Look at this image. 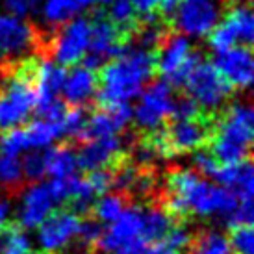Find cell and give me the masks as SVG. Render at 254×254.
Listing matches in <instances>:
<instances>
[{
    "label": "cell",
    "instance_id": "1f68e13d",
    "mask_svg": "<svg viewBox=\"0 0 254 254\" xmlns=\"http://www.w3.org/2000/svg\"><path fill=\"white\" fill-rule=\"evenodd\" d=\"M24 173H22V163L17 156L2 154L0 158V186L4 190L15 191L22 186Z\"/></svg>",
    "mask_w": 254,
    "mask_h": 254
},
{
    "label": "cell",
    "instance_id": "44dd1931",
    "mask_svg": "<svg viewBox=\"0 0 254 254\" xmlns=\"http://www.w3.org/2000/svg\"><path fill=\"white\" fill-rule=\"evenodd\" d=\"M32 74L36 89V108L60 99L65 80V67L58 65L52 60H39L37 64H34Z\"/></svg>",
    "mask_w": 254,
    "mask_h": 254
},
{
    "label": "cell",
    "instance_id": "bcb514c9",
    "mask_svg": "<svg viewBox=\"0 0 254 254\" xmlns=\"http://www.w3.org/2000/svg\"><path fill=\"white\" fill-rule=\"evenodd\" d=\"M145 245H147V243L143 240H135V241H132V243L125 245V247H121L119 251H115L113 254H141Z\"/></svg>",
    "mask_w": 254,
    "mask_h": 254
},
{
    "label": "cell",
    "instance_id": "d590c367",
    "mask_svg": "<svg viewBox=\"0 0 254 254\" xmlns=\"http://www.w3.org/2000/svg\"><path fill=\"white\" fill-rule=\"evenodd\" d=\"M24 178L32 182H39L47 177V165H45V152L43 150H28L21 160Z\"/></svg>",
    "mask_w": 254,
    "mask_h": 254
},
{
    "label": "cell",
    "instance_id": "4fadbf2b",
    "mask_svg": "<svg viewBox=\"0 0 254 254\" xmlns=\"http://www.w3.org/2000/svg\"><path fill=\"white\" fill-rule=\"evenodd\" d=\"M80 215L72 210L52 212L37 226V243L45 254L62 253L76 240L80 230Z\"/></svg>",
    "mask_w": 254,
    "mask_h": 254
},
{
    "label": "cell",
    "instance_id": "83f0119b",
    "mask_svg": "<svg viewBox=\"0 0 254 254\" xmlns=\"http://www.w3.org/2000/svg\"><path fill=\"white\" fill-rule=\"evenodd\" d=\"M127 208H128V198L125 193H104L102 197L95 200V204H93L91 210H93V213H95V219H97L99 223L110 225V223H113Z\"/></svg>",
    "mask_w": 254,
    "mask_h": 254
},
{
    "label": "cell",
    "instance_id": "c3c4849f",
    "mask_svg": "<svg viewBox=\"0 0 254 254\" xmlns=\"http://www.w3.org/2000/svg\"><path fill=\"white\" fill-rule=\"evenodd\" d=\"M93 2H99V4H110L112 0H93Z\"/></svg>",
    "mask_w": 254,
    "mask_h": 254
},
{
    "label": "cell",
    "instance_id": "4316f807",
    "mask_svg": "<svg viewBox=\"0 0 254 254\" xmlns=\"http://www.w3.org/2000/svg\"><path fill=\"white\" fill-rule=\"evenodd\" d=\"M97 191L91 188V184L87 178L80 177H69V204H71L74 213H87L93 208L95 200H97Z\"/></svg>",
    "mask_w": 254,
    "mask_h": 254
},
{
    "label": "cell",
    "instance_id": "9a60e30c",
    "mask_svg": "<svg viewBox=\"0 0 254 254\" xmlns=\"http://www.w3.org/2000/svg\"><path fill=\"white\" fill-rule=\"evenodd\" d=\"M215 69L230 84L232 89H249L254 80V58L251 47H232L217 52Z\"/></svg>",
    "mask_w": 254,
    "mask_h": 254
},
{
    "label": "cell",
    "instance_id": "d6a6232c",
    "mask_svg": "<svg viewBox=\"0 0 254 254\" xmlns=\"http://www.w3.org/2000/svg\"><path fill=\"white\" fill-rule=\"evenodd\" d=\"M0 150H2V154L17 156V158L21 154H26L28 150H32L28 143L26 130L22 127L4 130L2 135H0Z\"/></svg>",
    "mask_w": 254,
    "mask_h": 254
},
{
    "label": "cell",
    "instance_id": "484cf974",
    "mask_svg": "<svg viewBox=\"0 0 254 254\" xmlns=\"http://www.w3.org/2000/svg\"><path fill=\"white\" fill-rule=\"evenodd\" d=\"M26 135H28V143L32 150H45V148L52 147V143L58 141L64 130H62V123H54V121L39 119L28 123L26 127Z\"/></svg>",
    "mask_w": 254,
    "mask_h": 254
},
{
    "label": "cell",
    "instance_id": "ac0fdd59",
    "mask_svg": "<svg viewBox=\"0 0 254 254\" xmlns=\"http://www.w3.org/2000/svg\"><path fill=\"white\" fill-rule=\"evenodd\" d=\"M123 150H125L123 141L117 135L87 139L76 152L78 167H82L87 173L97 169H106L108 165H115L117 162H121Z\"/></svg>",
    "mask_w": 254,
    "mask_h": 254
},
{
    "label": "cell",
    "instance_id": "f6af8a7d",
    "mask_svg": "<svg viewBox=\"0 0 254 254\" xmlns=\"http://www.w3.org/2000/svg\"><path fill=\"white\" fill-rule=\"evenodd\" d=\"M11 213H13L11 202H9L7 198H0V228H4L6 225H9Z\"/></svg>",
    "mask_w": 254,
    "mask_h": 254
},
{
    "label": "cell",
    "instance_id": "5b68a950",
    "mask_svg": "<svg viewBox=\"0 0 254 254\" xmlns=\"http://www.w3.org/2000/svg\"><path fill=\"white\" fill-rule=\"evenodd\" d=\"M212 137V125L206 115L191 119H173L167 128L148 134L147 143L158 156H175L202 148Z\"/></svg>",
    "mask_w": 254,
    "mask_h": 254
},
{
    "label": "cell",
    "instance_id": "7402d4cb",
    "mask_svg": "<svg viewBox=\"0 0 254 254\" xmlns=\"http://www.w3.org/2000/svg\"><path fill=\"white\" fill-rule=\"evenodd\" d=\"M97 85H99V76L97 71L87 69L84 65L72 67L69 72H65L64 87V102L71 106H84L97 95Z\"/></svg>",
    "mask_w": 254,
    "mask_h": 254
},
{
    "label": "cell",
    "instance_id": "ffe728a7",
    "mask_svg": "<svg viewBox=\"0 0 254 254\" xmlns=\"http://www.w3.org/2000/svg\"><path fill=\"white\" fill-rule=\"evenodd\" d=\"M210 178L219 186L234 191L240 200H253L254 171L249 160L240 163H217L210 173Z\"/></svg>",
    "mask_w": 254,
    "mask_h": 254
},
{
    "label": "cell",
    "instance_id": "f1b7e54d",
    "mask_svg": "<svg viewBox=\"0 0 254 254\" xmlns=\"http://www.w3.org/2000/svg\"><path fill=\"white\" fill-rule=\"evenodd\" d=\"M186 254H232L228 238L217 230H206L200 236L193 238Z\"/></svg>",
    "mask_w": 254,
    "mask_h": 254
},
{
    "label": "cell",
    "instance_id": "6da1fadb",
    "mask_svg": "<svg viewBox=\"0 0 254 254\" xmlns=\"http://www.w3.org/2000/svg\"><path fill=\"white\" fill-rule=\"evenodd\" d=\"M240 198L234 191L215 182H208L193 169H177L167 175V193L163 208L175 219L186 215L197 217H228L238 208Z\"/></svg>",
    "mask_w": 254,
    "mask_h": 254
},
{
    "label": "cell",
    "instance_id": "ee69618b",
    "mask_svg": "<svg viewBox=\"0 0 254 254\" xmlns=\"http://www.w3.org/2000/svg\"><path fill=\"white\" fill-rule=\"evenodd\" d=\"M135 11L141 15H148L154 13L156 7H158V0H132Z\"/></svg>",
    "mask_w": 254,
    "mask_h": 254
},
{
    "label": "cell",
    "instance_id": "8d00e7d4",
    "mask_svg": "<svg viewBox=\"0 0 254 254\" xmlns=\"http://www.w3.org/2000/svg\"><path fill=\"white\" fill-rule=\"evenodd\" d=\"M102 236V226L97 219H87V221H82L80 223V230H78L76 240L80 243V247L85 249L87 254H91L97 245H99V240Z\"/></svg>",
    "mask_w": 254,
    "mask_h": 254
},
{
    "label": "cell",
    "instance_id": "74e56055",
    "mask_svg": "<svg viewBox=\"0 0 254 254\" xmlns=\"http://www.w3.org/2000/svg\"><path fill=\"white\" fill-rule=\"evenodd\" d=\"M163 241L171 245V247L178 251V253H188V249H190L191 241H193V234L190 232V228H186L184 225H175L171 228L167 236L163 238Z\"/></svg>",
    "mask_w": 254,
    "mask_h": 254
},
{
    "label": "cell",
    "instance_id": "8992f818",
    "mask_svg": "<svg viewBox=\"0 0 254 254\" xmlns=\"http://www.w3.org/2000/svg\"><path fill=\"white\" fill-rule=\"evenodd\" d=\"M254 39V13L249 2H232L223 9L221 21L210 32L208 41L213 52H223L238 45L251 47Z\"/></svg>",
    "mask_w": 254,
    "mask_h": 254
},
{
    "label": "cell",
    "instance_id": "277c9868",
    "mask_svg": "<svg viewBox=\"0 0 254 254\" xmlns=\"http://www.w3.org/2000/svg\"><path fill=\"white\" fill-rule=\"evenodd\" d=\"M34 64L15 67L6 74L0 87V130H9L24 125L36 110V89H34Z\"/></svg>",
    "mask_w": 254,
    "mask_h": 254
},
{
    "label": "cell",
    "instance_id": "b9f144b4",
    "mask_svg": "<svg viewBox=\"0 0 254 254\" xmlns=\"http://www.w3.org/2000/svg\"><path fill=\"white\" fill-rule=\"evenodd\" d=\"M180 2L182 0H158V7L156 9H160V15L165 17V19H173V15L177 13Z\"/></svg>",
    "mask_w": 254,
    "mask_h": 254
},
{
    "label": "cell",
    "instance_id": "5bb4252c",
    "mask_svg": "<svg viewBox=\"0 0 254 254\" xmlns=\"http://www.w3.org/2000/svg\"><path fill=\"white\" fill-rule=\"evenodd\" d=\"M37 45V30L26 19L11 13L0 15V58L15 60Z\"/></svg>",
    "mask_w": 254,
    "mask_h": 254
},
{
    "label": "cell",
    "instance_id": "60d3db41",
    "mask_svg": "<svg viewBox=\"0 0 254 254\" xmlns=\"http://www.w3.org/2000/svg\"><path fill=\"white\" fill-rule=\"evenodd\" d=\"M197 115H200V108L197 106V102L190 97H184V99H177L171 119H191Z\"/></svg>",
    "mask_w": 254,
    "mask_h": 254
},
{
    "label": "cell",
    "instance_id": "52a82bcc",
    "mask_svg": "<svg viewBox=\"0 0 254 254\" xmlns=\"http://www.w3.org/2000/svg\"><path fill=\"white\" fill-rule=\"evenodd\" d=\"M202 58L197 50L191 49L190 37L182 34H167L158 45L154 56V69L171 85H182L191 69Z\"/></svg>",
    "mask_w": 254,
    "mask_h": 254
},
{
    "label": "cell",
    "instance_id": "2e32d148",
    "mask_svg": "<svg viewBox=\"0 0 254 254\" xmlns=\"http://www.w3.org/2000/svg\"><path fill=\"white\" fill-rule=\"evenodd\" d=\"M58 206L49 182H36L24 190L17 221L21 228H37Z\"/></svg>",
    "mask_w": 254,
    "mask_h": 254
},
{
    "label": "cell",
    "instance_id": "d4e9b609",
    "mask_svg": "<svg viewBox=\"0 0 254 254\" xmlns=\"http://www.w3.org/2000/svg\"><path fill=\"white\" fill-rule=\"evenodd\" d=\"M173 226H175V217L163 206L147 208V210H143L141 240L145 243L162 241Z\"/></svg>",
    "mask_w": 254,
    "mask_h": 254
},
{
    "label": "cell",
    "instance_id": "4dcf8cb0",
    "mask_svg": "<svg viewBox=\"0 0 254 254\" xmlns=\"http://www.w3.org/2000/svg\"><path fill=\"white\" fill-rule=\"evenodd\" d=\"M30 251V238L19 225L0 228V254H24Z\"/></svg>",
    "mask_w": 254,
    "mask_h": 254
},
{
    "label": "cell",
    "instance_id": "e0dca14e",
    "mask_svg": "<svg viewBox=\"0 0 254 254\" xmlns=\"http://www.w3.org/2000/svg\"><path fill=\"white\" fill-rule=\"evenodd\" d=\"M141 225H143V210L130 206L113 223L102 230V236L97 247L104 253H115L121 247L135 240H141Z\"/></svg>",
    "mask_w": 254,
    "mask_h": 254
},
{
    "label": "cell",
    "instance_id": "ba28073f",
    "mask_svg": "<svg viewBox=\"0 0 254 254\" xmlns=\"http://www.w3.org/2000/svg\"><path fill=\"white\" fill-rule=\"evenodd\" d=\"M188 97L197 102V106L206 112H213L225 104L232 95V87L221 76L215 65L210 62H198L188 78L184 80Z\"/></svg>",
    "mask_w": 254,
    "mask_h": 254
},
{
    "label": "cell",
    "instance_id": "836d02e7",
    "mask_svg": "<svg viewBox=\"0 0 254 254\" xmlns=\"http://www.w3.org/2000/svg\"><path fill=\"white\" fill-rule=\"evenodd\" d=\"M87 117H89V115L85 113L84 106H72L71 110H65L64 119H62V130H64V135L82 139L85 125H87Z\"/></svg>",
    "mask_w": 254,
    "mask_h": 254
},
{
    "label": "cell",
    "instance_id": "e575fe53",
    "mask_svg": "<svg viewBox=\"0 0 254 254\" xmlns=\"http://www.w3.org/2000/svg\"><path fill=\"white\" fill-rule=\"evenodd\" d=\"M230 253L232 254H254V234L253 225H241L230 228Z\"/></svg>",
    "mask_w": 254,
    "mask_h": 254
},
{
    "label": "cell",
    "instance_id": "3957f363",
    "mask_svg": "<svg viewBox=\"0 0 254 254\" xmlns=\"http://www.w3.org/2000/svg\"><path fill=\"white\" fill-rule=\"evenodd\" d=\"M254 137V112L247 102H234L219 117L212 130L210 152L219 163L249 160Z\"/></svg>",
    "mask_w": 254,
    "mask_h": 254
},
{
    "label": "cell",
    "instance_id": "7c38bea8",
    "mask_svg": "<svg viewBox=\"0 0 254 254\" xmlns=\"http://www.w3.org/2000/svg\"><path fill=\"white\" fill-rule=\"evenodd\" d=\"M125 34L121 32L104 13H97L91 17V41L89 52L82 60V65L93 71H99L102 65L112 58L123 52Z\"/></svg>",
    "mask_w": 254,
    "mask_h": 254
},
{
    "label": "cell",
    "instance_id": "8fae6325",
    "mask_svg": "<svg viewBox=\"0 0 254 254\" xmlns=\"http://www.w3.org/2000/svg\"><path fill=\"white\" fill-rule=\"evenodd\" d=\"M221 0H182L173 15L178 34L186 37H208L223 15Z\"/></svg>",
    "mask_w": 254,
    "mask_h": 254
},
{
    "label": "cell",
    "instance_id": "ab89813d",
    "mask_svg": "<svg viewBox=\"0 0 254 254\" xmlns=\"http://www.w3.org/2000/svg\"><path fill=\"white\" fill-rule=\"evenodd\" d=\"M43 4V0H4L7 13L17 15V17H28L34 11L39 9V6Z\"/></svg>",
    "mask_w": 254,
    "mask_h": 254
},
{
    "label": "cell",
    "instance_id": "9c48e42d",
    "mask_svg": "<svg viewBox=\"0 0 254 254\" xmlns=\"http://www.w3.org/2000/svg\"><path fill=\"white\" fill-rule=\"evenodd\" d=\"M175 102L177 99L173 93V85L165 80L154 82L139 93L135 110H132V121H135L137 128L143 132H156L173 117Z\"/></svg>",
    "mask_w": 254,
    "mask_h": 254
},
{
    "label": "cell",
    "instance_id": "cb8c5ba5",
    "mask_svg": "<svg viewBox=\"0 0 254 254\" xmlns=\"http://www.w3.org/2000/svg\"><path fill=\"white\" fill-rule=\"evenodd\" d=\"M93 4V0H43L41 13L49 24L62 26L65 22L80 17L82 11Z\"/></svg>",
    "mask_w": 254,
    "mask_h": 254
},
{
    "label": "cell",
    "instance_id": "f546056e",
    "mask_svg": "<svg viewBox=\"0 0 254 254\" xmlns=\"http://www.w3.org/2000/svg\"><path fill=\"white\" fill-rule=\"evenodd\" d=\"M108 19H110L123 34L134 32L135 24H137V11H135L132 0H112V2H110Z\"/></svg>",
    "mask_w": 254,
    "mask_h": 254
},
{
    "label": "cell",
    "instance_id": "7a4b0ae2",
    "mask_svg": "<svg viewBox=\"0 0 254 254\" xmlns=\"http://www.w3.org/2000/svg\"><path fill=\"white\" fill-rule=\"evenodd\" d=\"M154 74V52L141 47H125L121 54L100 67L97 100L102 106L128 104L139 97Z\"/></svg>",
    "mask_w": 254,
    "mask_h": 254
},
{
    "label": "cell",
    "instance_id": "d6986e66",
    "mask_svg": "<svg viewBox=\"0 0 254 254\" xmlns=\"http://www.w3.org/2000/svg\"><path fill=\"white\" fill-rule=\"evenodd\" d=\"M132 123V108L130 104H112L102 106V110L95 112L87 117L84 135L82 139H97V137H108L117 135Z\"/></svg>",
    "mask_w": 254,
    "mask_h": 254
},
{
    "label": "cell",
    "instance_id": "f35d334b",
    "mask_svg": "<svg viewBox=\"0 0 254 254\" xmlns=\"http://www.w3.org/2000/svg\"><path fill=\"white\" fill-rule=\"evenodd\" d=\"M85 178L89 180L93 190L97 191V195H104L113 188V171L110 169L89 171V175Z\"/></svg>",
    "mask_w": 254,
    "mask_h": 254
},
{
    "label": "cell",
    "instance_id": "603a6c76",
    "mask_svg": "<svg viewBox=\"0 0 254 254\" xmlns=\"http://www.w3.org/2000/svg\"><path fill=\"white\" fill-rule=\"evenodd\" d=\"M45 152V165L47 175L52 178H69L78 169L76 150L71 145H54Z\"/></svg>",
    "mask_w": 254,
    "mask_h": 254
},
{
    "label": "cell",
    "instance_id": "7bdbcfd3",
    "mask_svg": "<svg viewBox=\"0 0 254 254\" xmlns=\"http://www.w3.org/2000/svg\"><path fill=\"white\" fill-rule=\"evenodd\" d=\"M141 254H182V253L175 251L171 245H167V243L162 240V241H156V243H150V247L143 249Z\"/></svg>",
    "mask_w": 254,
    "mask_h": 254
},
{
    "label": "cell",
    "instance_id": "7dc6e473",
    "mask_svg": "<svg viewBox=\"0 0 254 254\" xmlns=\"http://www.w3.org/2000/svg\"><path fill=\"white\" fill-rule=\"evenodd\" d=\"M24 254H45L43 251H26Z\"/></svg>",
    "mask_w": 254,
    "mask_h": 254
},
{
    "label": "cell",
    "instance_id": "30bf717a",
    "mask_svg": "<svg viewBox=\"0 0 254 254\" xmlns=\"http://www.w3.org/2000/svg\"><path fill=\"white\" fill-rule=\"evenodd\" d=\"M91 41V19L74 17L72 21L60 26L58 34L50 43L52 62L62 67H74L82 64L85 54L89 52Z\"/></svg>",
    "mask_w": 254,
    "mask_h": 254
}]
</instances>
